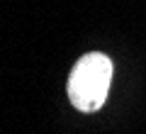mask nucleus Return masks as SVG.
Here are the masks:
<instances>
[{
	"instance_id": "f257e3e1",
	"label": "nucleus",
	"mask_w": 146,
	"mask_h": 134,
	"mask_svg": "<svg viewBox=\"0 0 146 134\" xmlns=\"http://www.w3.org/2000/svg\"><path fill=\"white\" fill-rule=\"evenodd\" d=\"M112 81V61L105 54H85L71 71L68 98L80 112H95L105 105Z\"/></svg>"
}]
</instances>
